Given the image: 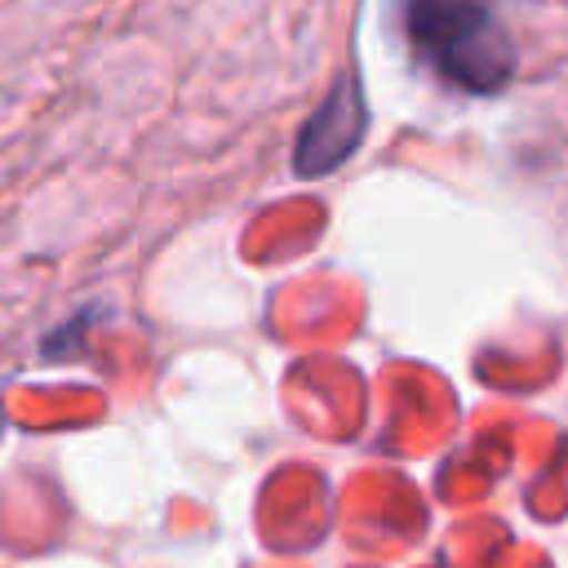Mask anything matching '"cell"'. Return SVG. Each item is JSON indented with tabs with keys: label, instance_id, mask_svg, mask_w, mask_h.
Here are the masks:
<instances>
[{
	"label": "cell",
	"instance_id": "7a4b0ae2",
	"mask_svg": "<svg viewBox=\"0 0 568 568\" xmlns=\"http://www.w3.org/2000/svg\"><path fill=\"white\" fill-rule=\"evenodd\" d=\"M364 138H368L364 84H359L355 71H342L333 80V89L324 93V102L297 129V142H293V178H302V182L328 178L333 169H342L364 146Z\"/></svg>",
	"mask_w": 568,
	"mask_h": 568
},
{
	"label": "cell",
	"instance_id": "6da1fadb",
	"mask_svg": "<svg viewBox=\"0 0 568 568\" xmlns=\"http://www.w3.org/2000/svg\"><path fill=\"white\" fill-rule=\"evenodd\" d=\"M404 36L457 93H501L515 80V44L484 0H404Z\"/></svg>",
	"mask_w": 568,
	"mask_h": 568
}]
</instances>
